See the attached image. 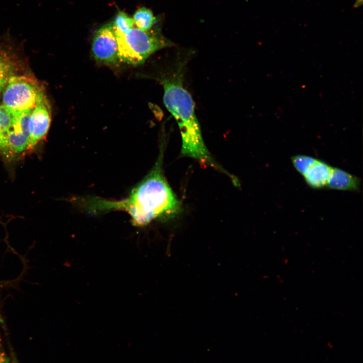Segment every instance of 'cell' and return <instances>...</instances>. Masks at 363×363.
I'll return each mask as SVG.
<instances>
[{
  "instance_id": "obj_16",
  "label": "cell",
  "mask_w": 363,
  "mask_h": 363,
  "mask_svg": "<svg viewBox=\"0 0 363 363\" xmlns=\"http://www.w3.org/2000/svg\"><path fill=\"white\" fill-rule=\"evenodd\" d=\"M9 354L10 357L11 363H20L11 345H9Z\"/></svg>"
},
{
  "instance_id": "obj_14",
  "label": "cell",
  "mask_w": 363,
  "mask_h": 363,
  "mask_svg": "<svg viewBox=\"0 0 363 363\" xmlns=\"http://www.w3.org/2000/svg\"><path fill=\"white\" fill-rule=\"evenodd\" d=\"M0 363H11L9 354L6 351L0 327Z\"/></svg>"
},
{
  "instance_id": "obj_8",
  "label": "cell",
  "mask_w": 363,
  "mask_h": 363,
  "mask_svg": "<svg viewBox=\"0 0 363 363\" xmlns=\"http://www.w3.org/2000/svg\"><path fill=\"white\" fill-rule=\"evenodd\" d=\"M359 178L341 169L333 167L326 187L332 190L356 191L359 190Z\"/></svg>"
},
{
  "instance_id": "obj_18",
  "label": "cell",
  "mask_w": 363,
  "mask_h": 363,
  "mask_svg": "<svg viewBox=\"0 0 363 363\" xmlns=\"http://www.w3.org/2000/svg\"><path fill=\"white\" fill-rule=\"evenodd\" d=\"M363 3V0H355L354 3L353 7L354 8H357L362 6Z\"/></svg>"
},
{
  "instance_id": "obj_5",
  "label": "cell",
  "mask_w": 363,
  "mask_h": 363,
  "mask_svg": "<svg viewBox=\"0 0 363 363\" xmlns=\"http://www.w3.org/2000/svg\"><path fill=\"white\" fill-rule=\"evenodd\" d=\"M31 112L14 116L5 136L3 155L6 157L13 158L29 150Z\"/></svg>"
},
{
  "instance_id": "obj_1",
  "label": "cell",
  "mask_w": 363,
  "mask_h": 363,
  "mask_svg": "<svg viewBox=\"0 0 363 363\" xmlns=\"http://www.w3.org/2000/svg\"><path fill=\"white\" fill-rule=\"evenodd\" d=\"M162 152L153 169L120 200L99 197L77 198V205L89 214L114 210L125 211L134 226H145L152 220L173 215L179 209V202L165 178L162 169Z\"/></svg>"
},
{
  "instance_id": "obj_3",
  "label": "cell",
  "mask_w": 363,
  "mask_h": 363,
  "mask_svg": "<svg viewBox=\"0 0 363 363\" xmlns=\"http://www.w3.org/2000/svg\"><path fill=\"white\" fill-rule=\"evenodd\" d=\"M114 30L119 59L130 65L142 64L155 51L173 45L159 32L151 29L143 31L134 27L125 33Z\"/></svg>"
},
{
  "instance_id": "obj_15",
  "label": "cell",
  "mask_w": 363,
  "mask_h": 363,
  "mask_svg": "<svg viewBox=\"0 0 363 363\" xmlns=\"http://www.w3.org/2000/svg\"><path fill=\"white\" fill-rule=\"evenodd\" d=\"M8 79V73H0V95L3 93Z\"/></svg>"
},
{
  "instance_id": "obj_9",
  "label": "cell",
  "mask_w": 363,
  "mask_h": 363,
  "mask_svg": "<svg viewBox=\"0 0 363 363\" xmlns=\"http://www.w3.org/2000/svg\"><path fill=\"white\" fill-rule=\"evenodd\" d=\"M332 168L326 162L318 159L303 176L310 187L322 189L327 186Z\"/></svg>"
},
{
  "instance_id": "obj_17",
  "label": "cell",
  "mask_w": 363,
  "mask_h": 363,
  "mask_svg": "<svg viewBox=\"0 0 363 363\" xmlns=\"http://www.w3.org/2000/svg\"><path fill=\"white\" fill-rule=\"evenodd\" d=\"M8 66L0 57V73H8Z\"/></svg>"
},
{
  "instance_id": "obj_7",
  "label": "cell",
  "mask_w": 363,
  "mask_h": 363,
  "mask_svg": "<svg viewBox=\"0 0 363 363\" xmlns=\"http://www.w3.org/2000/svg\"><path fill=\"white\" fill-rule=\"evenodd\" d=\"M44 94L38 100L29 118V149H32L47 134L50 122V109Z\"/></svg>"
},
{
  "instance_id": "obj_4",
  "label": "cell",
  "mask_w": 363,
  "mask_h": 363,
  "mask_svg": "<svg viewBox=\"0 0 363 363\" xmlns=\"http://www.w3.org/2000/svg\"><path fill=\"white\" fill-rule=\"evenodd\" d=\"M2 94V104L17 116L31 112L44 93L33 77L14 76L9 77Z\"/></svg>"
},
{
  "instance_id": "obj_11",
  "label": "cell",
  "mask_w": 363,
  "mask_h": 363,
  "mask_svg": "<svg viewBox=\"0 0 363 363\" xmlns=\"http://www.w3.org/2000/svg\"><path fill=\"white\" fill-rule=\"evenodd\" d=\"M12 113L3 104L0 105V153L5 150V140L7 132L14 119Z\"/></svg>"
},
{
  "instance_id": "obj_13",
  "label": "cell",
  "mask_w": 363,
  "mask_h": 363,
  "mask_svg": "<svg viewBox=\"0 0 363 363\" xmlns=\"http://www.w3.org/2000/svg\"><path fill=\"white\" fill-rule=\"evenodd\" d=\"M112 24L116 31L122 33L127 32L135 25L133 19L122 11L117 14Z\"/></svg>"
},
{
  "instance_id": "obj_12",
  "label": "cell",
  "mask_w": 363,
  "mask_h": 363,
  "mask_svg": "<svg viewBox=\"0 0 363 363\" xmlns=\"http://www.w3.org/2000/svg\"><path fill=\"white\" fill-rule=\"evenodd\" d=\"M291 160L295 169L304 176L318 159L310 156L300 154L291 157Z\"/></svg>"
},
{
  "instance_id": "obj_10",
  "label": "cell",
  "mask_w": 363,
  "mask_h": 363,
  "mask_svg": "<svg viewBox=\"0 0 363 363\" xmlns=\"http://www.w3.org/2000/svg\"><path fill=\"white\" fill-rule=\"evenodd\" d=\"M134 24L136 27L143 31H148L157 22V18L152 12L145 7L138 9L133 16Z\"/></svg>"
},
{
  "instance_id": "obj_6",
  "label": "cell",
  "mask_w": 363,
  "mask_h": 363,
  "mask_svg": "<svg viewBox=\"0 0 363 363\" xmlns=\"http://www.w3.org/2000/svg\"><path fill=\"white\" fill-rule=\"evenodd\" d=\"M91 50L94 59L100 63L110 65L117 63L118 46L112 24L104 25L96 31Z\"/></svg>"
},
{
  "instance_id": "obj_2",
  "label": "cell",
  "mask_w": 363,
  "mask_h": 363,
  "mask_svg": "<svg viewBox=\"0 0 363 363\" xmlns=\"http://www.w3.org/2000/svg\"><path fill=\"white\" fill-rule=\"evenodd\" d=\"M182 77L177 71L160 79L164 90V105L179 127L182 154L218 168L219 166L212 159L204 143L194 103L183 85Z\"/></svg>"
}]
</instances>
